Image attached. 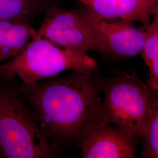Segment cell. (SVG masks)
<instances>
[{
    "label": "cell",
    "mask_w": 158,
    "mask_h": 158,
    "mask_svg": "<svg viewBox=\"0 0 158 158\" xmlns=\"http://www.w3.org/2000/svg\"><path fill=\"white\" fill-rule=\"evenodd\" d=\"M92 71L18 85L46 138L57 148L79 144L102 121L100 81Z\"/></svg>",
    "instance_id": "1"
},
{
    "label": "cell",
    "mask_w": 158,
    "mask_h": 158,
    "mask_svg": "<svg viewBox=\"0 0 158 158\" xmlns=\"http://www.w3.org/2000/svg\"><path fill=\"white\" fill-rule=\"evenodd\" d=\"M100 86L102 121L98 127L110 123L131 135L142 138L158 108V93L143 83L134 71L119 72L100 81Z\"/></svg>",
    "instance_id": "2"
},
{
    "label": "cell",
    "mask_w": 158,
    "mask_h": 158,
    "mask_svg": "<svg viewBox=\"0 0 158 158\" xmlns=\"http://www.w3.org/2000/svg\"><path fill=\"white\" fill-rule=\"evenodd\" d=\"M55 151L18 85L0 84V152L8 158H46Z\"/></svg>",
    "instance_id": "3"
},
{
    "label": "cell",
    "mask_w": 158,
    "mask_h": 158,
    "mask_svg": "<svg viewBox=\"0 0 158 158\" xmlns=\"http://www.w3.org/2000/svg\"><path fill=\"white\" fill-rule=\"evenodd\" d=\"M95 59L83 51L63 49L44 38L34 37L17 55L0 64V77L17 76L22 84L31 86L64 71H92Z\"/></svg>",
    "instance_id": "4"
},
{
    "label": "cell",
    "mask_w": 158,
    "mask_h": 158,
    "mask_svg": "<svg viewBox=\"0 0 158 158\" xmlns=\"http://www.w3.org/2000/svg\"><path fill=\"white\" fill-rule=\"evenodd\" d=\"M35 37L44 38L64 48L87 53L95 51L96 44L90 13L83 10H69L56 5L44 14Z\"/></svg>",
    "instance_id": "5"
},
{
    "label": "cell",
    "mask_w": 158,
    "mask_h": 158,
    "mask_svg": "<svg viewBox=\"0 0 158 158\" xmlns=\"http://www.w3.org/2000/svg\"><path fill=\"white\" fill-rule=\"evenodd\" d=\"M90 11L96 50L108 56L131 58L141 54L145 31L119 19H106Z\"/></svg>",
    "instance_id": "6"
},
{
    "label": "cell",
    "mask_w": 158,
    "mask_h": 158,
    "mask_svg": "<svg viewBox=\"0 0 158 158\" xmlns=\"http://www.w3.org/2000/svg\"><path fill=\"white\" fill-rule=\"evenodd\" d=\"M137 138L107 123L91 131L80 145L83 158H134Z\"/></svg>",
    "instance_id": "7"
},
{
    "label": "cell",
    "mask_w": 158,
    "mask_h": 158,
    "mask_svg": "<svg viewBox=\"0 0 158 158\" xmlns=\"http://www.w3.org/2000/svg\"><path fill=\"white\" fill-rule=\"evenodd\" d=\"M87 9L106 19L139 22L145 28L158 14V0H79Z\"/></svg>",
    "instance_id": "8"
},
{
    "label": "cell",
    "mask_w": 158,
    "mask_h": 158,
    "mask_svg": "<svg viewBox=\"0 0 158 158\" xmlns=\"http://www.w3.org/2000/svg\"><path fill=\"white\" fill-rule=\"evenodd\" d=\"M36 33L29 25L0 19V62L17 55Z\"/></svg>",
    "instance_id": "9"
},
{
    "label": "cell",
    "mask_w": 158,
    "mask_h": 158,
    "mask_svg": "<svg viewBox=\"0 0 158 158\" xmlns=\"http://www.w3.org/2000/svg\"><path fill=\"white\" fill-rule=\"evenodd\" d=\"M59 0H0V19L29 25V23Z\"/></svg>",
    "instance_id": "10"
},
{
    "label": "cell",
    "mask_w": 158,
    "mask_h": 158,
    "mask_svg": "<svg viewBox=\"0 0 158 158\" xmlns=\"http://www.w3.org/2000/svg\"><path fill=\"white\" fill-rule=\"evenodd\" d=\"M141 158H158V108L149 121L143 134Z\"/></svg>",
    "instance_id": "11"
},
{
    "label": "cell",
    "mask_w": 158,
    "mask_h": 158,
    "mask_svg": "<svg viewBox=\"0 0 158 158\" xmlns=\"http://www.w3.org/2000/svg\"><path fill=\"white\" fill-rule=\"evenodd\" d=\"M142 57L147 66L158 57V14L145 28Z\"/></svg>",
    "instance_id": "12"
},
{
    "label": "cell",
    "mask_w": 158,
    "mask_h": 158,
    "mask_svg": "<svg viewBox=\"0 0 158 158\" xmlns=\"http://www.w3.org/2000/svg\"><path fill=\"white\" fill-rule=\"evenodd\" d=\"M149 77L146 84L152 90L158 93V57H156L148 66Z\"/></svg>",
    "instance_id": "13"
},
{
    "label": "cell",
    "mask_w": 158,
    "mask_h": 158,
    "mask_svg": "<svg viewBox=\"0 0 158 158\" xmlns=\"http://www.w3.org/2000/svg\"><path fill=\"white\" fill-rule=\"evenodd\" d=\"M1 157V152H0V158Z\"/></svg>",
    "instance_id": "14"
}]
</instances>
